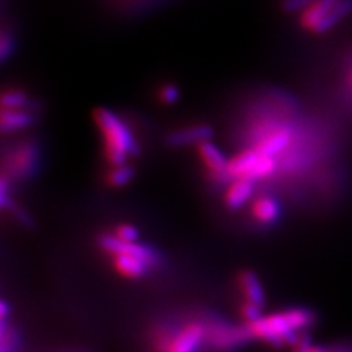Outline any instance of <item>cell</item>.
<instances>
[{
	"mask_svg": "<svg viewBox=\"0 0 352 352\" xmlns=\"http://www.w3.org/2000/svg\"><path fill=\"white\" fill-rule=\"evenodd\" d=\"M37 162L38 148L36 146V142H22V144H18L12 148V151H10L5 162V169L2 175L8 176L10 182L14 179L22 181L36 172Z\"/></svg>",
	"mask_w": 352,
	"mask_h": 352,
	"instance_id": "8992f818",
	"label": "cell"
},
{
	"mask_svg": "<svg viewBox=\"0 0 352 352\" xmlns=\"http://www.w3.org/2000/svg\"><path fill=\"white\" fill-rule=\"evenodd\" d=\"M37 115L30 109H2L0 126L5 134L30 128L36 124Z\"/></svg>",
	"mask_w": 352,
	"mask_h": 352,
	"instance_id": "5bb4252c",
	"label": "cell"
},
{
	"mask_svg": "<svg viewBox=\"0 0 352 352\" xmlns=\"http://www.w3.org/2000/svg\"><path fill=\"white\" fill-rule=\"evenodd\" d=\"M291 141L292 131L289 128L282 126L264 135L263 140H260L252 148H256L260 154H264V156L276 157L278 154H280L291 146Z\"/></svg>",
	"mask_w": 352,
	"mask_h": 352,
	"instance_id": "30bf717a",
	"label": "cell"
},
{
	"mask_svg": "<svg viewBox=\"0 0 352 352\" xmlns=\"http://www.w3.org/2000/svg\"><path fill=\"white\" fill-rule=\"evenodd\" d=\"M317 316L310 308L296 307L289 310L261 316L258 320L247 323L252 339L261 340L273 348L296 346L305 330L314 326Z\"/></svg>",
	"mask_w": 352,
	"mask_h": 352,
	"instance_id": "6da1fadb",
	"label": "cell"
},
{
	"mask_svg": "<svg viewBox=\"0 0 352 352\" xmlns=\"http://www.w3.org/2000/svg\"><path fill=\"white\" fill-rule=\"evenodd\" d=\"M206 330L207 344L219 352L238 349L252 339L247 324L235 327L220 320H208L206 322Z\"/></svg>",
	"mask_w": 352,
	"mask_h": 352,
	"instance_id": "5b68a950",
	"label": "cell"
},
{
	"mask_svg": "<svg viewBox=\"0 0 352 352\" xmlns=\"http://www.w3.org/2000/svg\"><path fill=\"white\" fill-rule=\"evenodd\" d=\"M352 14V0H339L338 5L330 10L329 15L318 24L316 28L314 34H323V32H327L329 30H332L338 24H340L346 16Z\"/></svg>",
	"mask_w": 352,
	"mask_h": 352,
	"instance_id": "e0dca14e",
	"label": "cell"
},
{
	"mask_svg": "<svg viewBox=\"0 0 352 352\" xmlns=\"http://www.w3.org/2000/svg\"><path fill=\"white\" fill-rule=\"evenodd\" d=\"M198 157H200L201 163L207 172L214 178H219L220 181L228 179V164L229 159L225 156L223 151L220 150L213 141H204L201 144L197 146Z\"/></svg>",
	"mask_w": 352,
	"mask_h": 352,
	"instance_id": "ba28073f",
	"label": "cell"
},
{
	"mask_svg": "<svg viewBox=\"0 0 352 352\" xmlns=\"http://www.w3.org/2000/svg\"><path fill=\"white\" fill-rule=\"evenodd\" d=\"M112 266L119 274H122L124 278H128V279L144 278L147 276L151 269V266L147 261L131 254L112 256Z\"/></svg>",
	"mask_w": 352,
	"mask_h": 352,
	"instance_id": "4fadbf2b",
	"label": "cell"
},
{
	"mask_svg": "<svg viewBox=\"0 0 352 352\" xmlns=\"http://www.w3.org/2000/svg\"><path fill=\"white\" fill-rule=\"evenodd\" d=\"M93 120L103 138L104 159L110 166H122L140 154V146L129 126L107 107H97Z\"/></svg>",
	"mask_w": 352,
	"mask_h": 352,
	"instance_id": "7a4b0ae2",
	"label": "cell"
},
{
	"mask_svg": "<svg viewBox=\"0 0 352 352\" xmlns=\"http://www.w3.org/2000/svg\"><path fill=\"white\" fill-rule=\"evenodd\" d=\"M207 344L206 322L192 320L181 326L166 324L154 333L157 352H201Z\"/></svg>",
	"mask_w": 352,
	"mask_h": 352,
	"instance_id": "3957f363",
	"label": "cell"
},
{
	"mask_svg": "<svg viewBox=\"0 0 352 352\" xmlns=\"http://www.w3.org/2000/svg\"><path fill=\"white\" fill-rule=\"evenodd\" d=\"M314 0H283V9L286 12H298V10H304L308 5H311Z\"/></svg>",
	"mask_w": 352,
	"mask_h": 352,
	"instance_id": "603a6c76",
	"label": "cell"
},
{
	"mask_svg": "<svg viewBox=\"0 0 352 352\" xmlns=\"http://www.w3.org/2000/svg\"><path fill=\"white\" fill-rule=\"evenodd\" d=\"M214 131L212 126L198 124L190 125L182 129H176L166 137V142L172 147H186V146H198L204 141L212 140Z\"/></svg>",
	"mask_w": 352,
	"mask_h": 352,
	"instance_id": "9c48e42d",
	"label": "cell"
},
{
	"mask_svg": "<svg viewBox=\"0 0 352 352\" xmlns=\"http://www.w3.org/2000/svg\"><path fill=\"white\" fill-rule=\"evenodd\" d=\"M31 98L19 88H9L2 94V109H30Z\"/></svg>",
	"mask_w": 352,
	"mask_h": 352,
	"instance_id": "ffe728a7",
	"label": "cell"
},
{
	"mask_svg": "<svg viewBox=\"0 0 352 352\" xmlns=\"http://www.w3.org/2000/svg\"><path fill=\"white\" fill-rule=\"evenodd\" d=\"M135 178V170L129 164H122V166H112L106 175V182L112 188H122L126 186L132 179Z\"/></svg>",
	"mask_w": 352,
	"mask_h": 352,
	"instance_id": "d6986e66",
	"label": "cell"
},
{
	"mask_svg": "<svg viewBox=\"0 0 352 352\" xmlns=\"http://www.w3.org/2000/svg\"><path fill=\"white\" fill-rule=\"evenodd\" d=\"M278 170L276 157L264 156L256 148L244 150L232 159H229L228 164V179L245 178L251 181L269 178Z\"/></svg>",
	"mask_w": 352,
	"mask_h": 352,
	"instance_id": "277c9868",
	"label": "cell"
},
{
	"mask_svg": "<svg viewBox=\"0 0 352 352\" xmlns=\"http://www.w3.org/2000/svg\"><path fill=\"white\" fill-rule=\"evenodd\" d=\"M339 0H314L311 5H308L300 16V24L304 30L314 32L318 24L329 15Z\"/></svg>",
	"mask_w": 352,
	"mask_h": 352,
	"instance_id": "9a60e30c",
	"label": "cell"
},
{
	"mask_svg": "<svg viewBox=\"0 0 352 352\" xmlns=\"http://www.w3.org/2000/svg\"><path fill=\"white\" fill-rule=\"evenodd\" d=\"M12 50H14V41L9 34L3 32L2 40H0V58H2L3 62L10 56V54H12Z\"/></svg>",
	"mask_w": 352,
	"mask_h": 352,
	"instance_id": "cb8c5ba5",
	"label": "cell"
},
{
	"mask_svg": "<svg viewBox=\"0 0 352 352\" xmlns=\"http://www.w3.org/2000/svg\"><path fill=\"white\" fill-rule=\"evenodd\" d=\"M282 214L280 204L273 197L261 195L251 204V216L261 226H270L279 222Z\"/></svg>",
	"mask_w": 352,
	"mask_h": 352,
	"instance_id": "8fae6325",
	"label": "cell"
},
{
	"mask_svg": "<svg viewBox=\"0 0 352 352\" xmlns=\"http://www.w3.org/2000/svg\"><path fill=\"white\" fill-rule=\"evenodd\" d=\"M181 91L178 85L175 84H163L157 88V98L162 104H175L179 100Z\"/></svg>",
	"mask_w": 352,
	"mask_h": 352,
	"instance_id": "44dd1931",
	"label": "cell"
},
{
	"mask_svg": "<svg viewBox=\"0 0 352 352\" xmlns=\"http://www.w3.org/2000/svg\"><path fill=\"white\" fill-rule=\"evenodd\" d=\"M97 242H98V247H100L103 251H106L110 256L131 254L147 261L151 267H157L162 264L160 252L157 250H154L153 247L140 244L138 241L125 242V241L118 239L112 234H104L97 239Z\"/></svg>",
	"mask_w": 352,
	"mask_h": 352,
	"instance_id": "52a82bcc",
	"label": "cell"
},
{
	"mask_svg": "<svg viewBox=\"0 0 352 352\" xmlns=\"http://www.w3.org/2000/svg\"><path fill=\"white\" fill-rule=\"evenodd\" d=\"M294 352H352V340H344L332 345H313L308 335H304Z\"/></svg>",
	"mask_w": 352,
	"mask_h": 352,
	"instance_id": "ac0fdd59",
	"label": "cell"
},
{
	"mask_svg": "<svg viewBox=\"0 0 352 352\" xmlns=\"http://www.w3.org/2000/svg\"><path fill=\"white\" fill-rule=\"evenodd\" d=\"M252 194H254V181L245 178L234 179L225 194V204L230 210H238L250 201Z\"/></svg>",
	"mask_w": 352,
	"mask_h": 352,
	"instance_id": "2e32d148",
	"label": "cell"
},
{
	"mask_svg": "<svg viewBox=\"0 0 352 352\" xmlns=\"http://www.w3.org/2000/svg\"><path fill=\"white\" fill-rule=\"evenodd\" d=\"M238 288L244 295V301L256 304L260 308L266 304V295L260 278L252 270H244L238 274Z\"/></svg>",
	"mask_w": 352,
	"mask_h": 352,
	"instance_id": "7c38bea8",
	"label": "cell"
},
{
	"mask_svg": "<svg viewBox=\"0 0 352 352\" xmlns=\"http://www.w3.org/2000/svg\"><path fill=\"white\" fill-rule=\"evenodd\" d=\"M112 235L125 242H137L140 238V230L131 223H120L112 230Z\"/></svg>",
	"mask_w": 352,
	"mask_h": 352,
	"instance_id": "7402d4cb",
	"label": "cell"
}]
</instances>
